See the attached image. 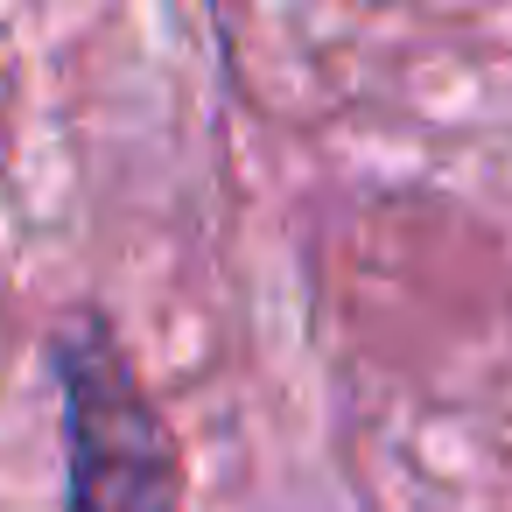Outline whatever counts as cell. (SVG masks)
Wrapping results in <instances>:
<instances>
[{
    "instance_id": "obj_1",
    "label": "cell",
    "mask_w": 512,
    "mask_h": 512,
    "mask_svg": "<svg viewBox=\"0 0 512 512\" xmlns=\"http://www.w3.org/2000/svg\"><path fill=\"white\" fill-rule=\"evenodd\" d=\"M57 386H64L71 512H183V470L169 428L99 316H71L57 330Z\"/></svg>"
}]
</instances>
